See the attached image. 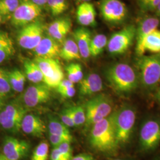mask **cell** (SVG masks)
Returning a JSON list of instances; mask_svg holds the SVG:
<instances>
[{
  "instance_id": "24",
  "label": "cell",
  "mask_w": 160,
  "mask_h": 160,
  "mask_svg": "<svg viewBox=\"0 0 160 160\" xmlns=\"http://www.w3.org/2000/svg\"><path fill=\"white\" fill-rule=\"evenodd\" d=\"M24 74L26 78L34 84H39L43 81V75L38 64L34 61L26 59L23 63Z\"/></svg>"
},
{
  "instance_id": "26",
  "label": "cell",
  "mask_w": 160,
  "mask_h": 160,
  "mask_svg": "<svg viewBox=\"0 0 160 160\" xmlns=\"http://www.w3.org/2000/svg\"><path fill=\"white\" fill-rule=\"evenodd\" d=\"M8 78L12 90L17 92L23 91L26 77L23 71L14 69L8 72Z\"/></svg>"
},
{
  "instance_id": "13",
  "label": "cell",
  "mask_w": 160,
  "mask_h": 160,
  "mask_svg": "<svg viewBox=\"0 0 160 160\" xmlns=\"http://www.w3.org/2000/svg\"><path fill=\"white\" fill-rule=\"evenodd\" d=\"M51 88L45 84H34L29 86L22 96L23 105L28 109L47 103L51 98Z\"/></svg>"
},
{
  "instance_id": "31",
  "label": "cell",
  "mask_w": 160,
  "mask_h": 160,
  "mask_svg": "<svg viewBox=\"0 0 160 160\" xmlns=\"http://www.w3.org/2000/svg\"><path fill=\"white\" fill-rule=\"evenodd\" d=\"M12 90L8 78V71L0 68V96L4 99L10 94Z\"/></svg>"
},
{
  "instance_id": "18",
  "label": "cell",
  "mask_w": 160,
  "mask_h": 160,
  "mask_svg": "<svg viewBox=\"0 0 160 160\" xmlns=\"http://www.w3.org/2000/svg\"><path fill=\"white\" fill-rule=\"evenodd\" d=\"M21 129L26 134L35 137H43L46 131V126L38 116L26 114L23 118Z\"/></svg>"
},
{
  "instance_id": "34",
  "label": "cell",
  "mask_w": 160,
  "mask_h": 160,
  "mask_svg": "<svg viewBox=\"0 0 160 160\" xmlns=\"http://www.w3.org/2000/svg\"><path fill=\"white\" fill-rule=\"evenodd\" d=\"M60 154L62 156L65 160H71L72 158V149L71 146V143L68 142H64L58 147Z\"/></svg>"
},
{
  "instance_id": "40",
  "label": "cell",
  "mask_w": 160,
  "mask_h": 160,
  "mask_svg": "<svg viewBox=\"0 0 160 160\" xmlns=\"http://www.w3.org/2000/svg\"><path fill=\"white\" fill-rule=\"evenodd\" d=\"M51 160H65L60 154L58 147H55L52 149L51 154Z\"/></svg>"
},
{
  "instance_id": "33",
  "label": "cell",
  "mask_w": 160,
  "mask_h": 160,
  "mask_svg": "<svg viewBox=\"0 0 160 160\" xmlns=\"http://www.w3.org/2000/svg\"><path fill=\"white\" fill-rule=\"evenodd\" d=\"M75 126H80L85 124L86 120V112L83 106H76L70 108Z\"/></svg>"
},
{
  "instance_id": "30",
  "label": "cell",
  "mask_w": 160,
  "mask_h": 160,
  "mask_svg": "<svg viewBox=\"0 0 160 160\" xmlns=\"http://www.w3.org/2000/svg\"><path fill=\"white\" fill-rule=\"evenodd\" d=\"M48 6L52 15L57 17L65 12L68 8L67 0H48Z\"/></svg>"
},
{
  "instance_id": "32",
  "label": "cell",
  "mask_w": 160,
  "mask_h": 160,
  "mask_svg": "<svg viewBox=\"0 0 160 160\" xmlns=\"http://www.w3.org/2000/svg\"><path fill=\"white\" fill-rule=\"evenodd\" d=\"M49 145L46 141L41 142L34 149L31 160H48Z\"/></svg>"
},
{
  "instance_id": "9",
  "label": "cell",
  "mask_w": 160,
  "mask_h": 160,
  "mask_svg": "<svg viewBox=\"0 0 160 160\" xmlns=\"http://www.w3.org/2000/svg\"><path fill=\"white\" fill-rule=\"evenodd\" d=\"M99 10L103 20L112 25L124 23L128 16V8L120 0H100Z\"/></svg>"
},
{
  "instance_id": "42",
  "label": "cell",
  "mask_w": 160,
  "mask_h": 160,
  "mask_svg": "<svg viewBox=\"0 0 160 160\" xmlns=\"http://www.w3.org/2000/svg\"><path fill=\"white\" fill-rule=\"evenodd\" d=\"M71 160H95L90 155L87 154H80L72 157Z\"/></svg>"
},
{
  "instance_id": "39",
  "label": "cell",
  "mask_w": 160,
  "mask_h": 160,
  "mask_svg": "<svg viewBox=\"0 0 160 160\" xmlns=\"http://www.w3.org/2000/svg\"><path fill=\"white\" fill-rule=\"evenodd\" d=\"M49 140L54 148L59 147L61 143H63L64 142H67L62 138L52 134H49Z\"/></svg>"
},
{
  "instance_id": "7",
  "label": "cell",
  "mask_w": 160,
  "mask_h": 160,
  "mask_svg": "<svg viewBox=\"0 0 160 160\" xmlns=\"http://www.w3.org/2000/svg\"><path fill=\"white\" fill-rule=\"evenodd\" d=\"M160 143V119L151 118L144 121L139 135V144L142 151L154 150Z\"/></svg>"
},
{
  "instance_id": "14",
  "label": "cell",
  "mask_w": 160,
  "mask_h": 160,
  "mask_svg": "<svg viewBox=\"0 0 160 160\" xmlns=\"http://www.w3.org/2000/svg\"><path fill=\"white\" fill-rule=\"evenodd\" d=\"M30 147L27 141L7 136L4 139L2 154L8 160H21L28 154Z\"/></svg>"
},
{
  "instance_id": "11",
  "label": "cell",
  "mask_w": 160,
  "mask_h": 160,
  "mask_svg": "<svg viewBox=\"0 0 160 160\" xmlns=\"http://www.w3.org/2000/svg\"><path fill=\"white\" fill-rule=\"evenodd\" d=\"M45 26L39 20L22 28L17 36V43L22 48L33 50L44 36Z\"/></svg>"
},
{
  "instance_id": "47",
  "label": "cell",
  "mask_w": 160,
  "mask_h": 160,
  "mask_svg": "<svg viewBox=\"0 0 160 160\" xmlns=\"http://www.w3.org/2000/svg\"><path fill=\"white\" fill-rule=\"evenodd\" d=\"M4 18H5L3 17V16L0 14V24H1L2 23H3Z\"/></svg>"
},
{
  "instance_id": "3",
  "label": "cell",
  "mask_w": 160,
  "mask_h": 160,
  "mask_svg": "<svg viewBox=\"0 0 160 160\" xmlns=\"http://www.w3.org/2000/svg\"><path fill=\"white\" fill-rule=\"evenodd\" d=\"M139 83L146 90L155 89L160 84V53L144 55L137 58Z\"/></svg>"
},
{
  "instance_id": "46",
  "label": "cell",
  "mask_w": 160,
  "mask_h": 160,
  "mask_svg": "<svg viewBox=\"0 0 160 160\" xmlns=\"http://www.w3.org/2000/svg\"><path fill=\"white\" fill-rule=\"evenodd\" d=\"M0 160H8L6 157L2 154H0Z\"/></svg>"
},
{
  "instance_id": "19",
  "label": "cell",
  "mask_w": 160,
  "mask_h": 160,
  "mask_svg": "<svg viewBox=\"0 0 160 160\" xmlns=\"http://www.w3.org/2000/svg\"><path fill=\"white\" fill-rule=\"evenodd\" d=\"M79 84V92L82 96H92L103 90V81L96 73H91L83 77Z\"/></svg>"
},
{
  "instance_id": "43",
  "label": "cell",
  "mask_w": 160,
  "mask_h": 160,
  "mask_svg": "<svg viewBox=\"0 0 160 160\" xmlns=\"http://www.w3.org/2000/svg\"><path fill=\"white\" fill-rule=\"evenodd\" d=\"M29 1H30L34 4L39 6L41 8L44 7L46 5V3L44 1V0H29Z\"/></svg>"
},
{
  "instance_id": "37",
  "label": "cell",
  "mask_w": 160,
  "mask_h": 160,
  "mask_svg": "<svg viewBox=\"0 0 160 160\" xmlns=\"http://www.w3.org/2000/svg\"><path fill=\"white\" fill-rule=\"evenodd\" d=\"M57 92L63 98H69L74 96L76 90H75L74 86H72L66 88H63L62 90H57Z\"/></svg>"
},
{
  "instance_id": "23",
  "label": "cell",
  "mask_w": 160,
  "mask_h": 160,
  "mask_svg": "<svg viewBox=\"0 0 160 160\" xmlns=\"http://www.w3.org/2000/svg\"><path fill=\"white\" fill-rule=\"evenodd\" d=\"M62 45L59 57L67 61L79 60L81 58L78 48L74 39L67 38Z\"/></svg>"
},
{
  "instance_id": "8",
  "label": "cell",
  "mask_w": 160,
  "mask_h": 160,
  "mask_svg": "<svg viewBox=\"0 0 160 160\" xmlns=\"http://www.w3.org/2000/svg\"><path fill=\"white\" fill-rule=\"evenodd\" d=\"M136 26L128 25L112 34L108 40V51L112 55H122L131 47L135 39Z\"/></svg>"
},
{
  "instance_id": "29",
  "label": "cell",
  "mask_w": 160,
  "mask_h": 160,
  "mask_svg": "<svg viewBox=\"0 0 160 160\" xmlns=\"http://www.w3.org/2000/svg\"><path fill=\"white\" fill-rule=\"evenodd\" d=\"M66 72L68 80L72 83L80 82L83 78V72L82 67L78 63H71L66 67Z\"/></svg>"
},
{
  "instance_id": "52",
  "label": "cell",
  "mask_w": 160,
  "mask_h": 160,
  "mask_svg": "<svg viewBox=\"0 0 160 160\" xmlns=\"http://www.w3.org/2000/svg\"></svg>"
},
{
  "instance_id": "49",
  "label": "cell",
  "mask_w": 160,
  "mask_h": 160,
  "mask_svg": "<svg viewBox=\"0 0 160 160\" xmlns=\"http://www.w3.org/2000/svg\"><path fill=\"white\" fill-rule=\"evenodd\" d=\"M157 16H158V17H160V12L158 13H157Z\"/></svg>"
},
{
  "instance_id": "28",
  "label": "cell",
  "mask_w": 160,
  "mask_h": 160,
  "mask_svg": "<svg viewBox=\"0 0 160 160\" xmlns=\"http://www.w3.org/2000/svg\"><path fill=\"white\" fill-rule=\"evenodd\" d=\"M23 0H0V14L5 18L12 17Z\"/></svg>"
},
{
  "instance_id": "12",
  "label": "cell",
  "mask_w": 160,
  "mask_h": 160,
  "mask_svg": "<svg viewBox=\"0 0 160 160\" xmlns=\"http://www.w3.org/2000/svg\"><path fill=\"white\" fill-rule=\"evenodd\" d=\"M42 12V8L29 0H23L11 17L12 25L23 28L37 20Z\"/></svg>"
},
{
  "instance_id": "48",
  "label": "cell",
  "mask_w": 160,
  "mask_h": 160,
  "mask_svg": "<svg viewBox=\"0 0 160 160\" xmlns=\"http://www.w3.org/2000/svg\"><path fill=\"white\" fill-rule=\"evenodd\" d=\"M155 12H156V14H157V13H158V12H160V3H159V4H158V6L157 7V8Z\"/></svg>"
},
{
  "instance_id": "16",
  "label": "cell",
  "mask_w": 160,
  "mask_h": 160,
  "mask_svg": "<svg viewBox=\"0 0 160 160\" xmlns=\"http://www.w3.org/2000/svg\"><path fill=\"white\" fill-rule=\"evenodd\" d=\"M61 46L57 41L48 34L43 38L33 50L36 58L45 59H57L60 55Z\"/></svg>"
},
{
  "instance_id": "27",
  "label": "cell",
  "mask_w": 160,
  "mask_h": 160,
  "mask_svg": "<svg viewBox=\"0 0 160 160\" xmlns=\"http://www.w3.org/2000/svg\"><path fill=\"white\" fill-rule=\"evenodd\" d=\"M108 42V38L104 34H97L92 38L90 47V57H96L100 55L107 47Z\"/></svg>"
},
{
  "instance_id": "36",
  "label": "cell",
  "mask_w": 160,
  "mask_h": 160,
  "mask_svg": "<svg viewBox=\"0 0 160 160\" xmlns=\"http://www.w3.org/2000/svg\"><path fill=\"white\" fill-rule=\"evenodd\" d=\"M61 120L65 126L69 127L75 126L70 108L63 110L61 114Z\"/></svg>"
},
{
  "instance_id": "15",
  "label": "cell",
  "mask_w": 160,
  "mask_h": 160,
  "mask_svg": "<svg viewBox=\"0 0 160 160\" xmlns=\"http://www.w3.org/2000/svg\"><path fill=\"white\" fill-rule=\"evenodd\" d=\"M160 24V20L158 17H145L138 23L136 27L135 39L136 41L135 53L137 56L139 53L146 37L153 30L158 29Z\"/></svg>"
},
{
  "instance_id": "50",
  "label": "cell",
  "mask_w": 160,
  "mask_h": 160,
  "mask_svg": "<svg viewBox=\"0 0 160 160\" xmlns=\"http://www.w3.org/2000/svg\"><path fill=\"white\" fill-rule=\"evenodd\" d=\"M122 160V159H119V158H115V159H112V160Z\"/></svg>"
},
{
  "instance_id": "6",
  "label": "cell",
  "mask_w": 160,
  "mask_h": 160,
  "mask_svg": "<svg viewBox=\"0 0 160 160\" xmlns=\"http://www.w3.org/2000/svg\"><path fill=\"white\" fill-rule=\"evenodd\" d=\"M28 113L23 103L18 100L11 102L0 110V126L7 131L17 133L21 130L22 122Z\"/></svg>"
},
{
  "instance_id": "35",
  "label": "cell",
  "mask_w": 160,
  "mask_h": 160,
  "mask_svg": "<svg viewBox=\"0 0 160 160\" xmlns=\"http://www.w3.org/2000/svg\"><path fill=\"white\" fill-rule=\"evenodd\" d=\"M0 49L14 50L12 39L6 32H0Z\"/></svg>"
},
{
  "instance_id": "5",
  "label": "cell",
  "mask_w": 160,
  "mask_h": 160,
  "mask_svg": "<svg viewBox=\"0 0 160 160\" xmlns=\"http://www.w3.org/2000/svg\"><path fill=\"white\" fill-rule=\"evenodd\" d=\"M84 108L86 116L85 125L87 127H92L112 113L113 104L108 96L100 94L87 101Z\"/></svg>"
},
{
  "instance_id": "38",
  "label": "cell",
  "mask_w": 160,
  "mask_h": 160,
  "mask_svg": "<svg viewBox=\"0 0 160 160\" xmlns=\"http://www.w3.org/2000/svg\"><path fill=\"white\" fill-rule=\"evenodd\" d=\"M15 50L0 49V63H2L14 55Z\"/></svg>"
},
{
  "instance_id": "17",
  "label": "cell",
  "mask_w": 160,
  "mask_h": 160,
  "mask_svg": "<svg viewBox=\"0 0 160 160\" xmlns=\"http://www.w3.org/2000/svg\"><path fill=\"white\" fill-rule=\"evenodd\" d=\"M72 22L69 18H59L52 22L48 27V34L60 44H62L71 32Z\"/></svg>"
},
{
  "instance_id": "4",
  "label": "cell",
  "mask_w": 160,
  "mask_h": 160,
  "mask_svg": "<svg viewBox=\"0 0 160 160\" xmlns=\"http://www.w3.org/2000/svg\"><path fill=\"white\" fill-rule=\"evenodd\" d=\"M116 135L119 146L128 143L137 119V111L131 105L125 104L113 112Z\"/></svg>"
},
{
  "instance_id": "1",
  "label": "cell",
  "mask_w": 160,
  "mask_h": 160,
  "mask_svg": "<svg viewBox=\"0 0 160 160\" xmlns=\"http://www.w3.org/2000/svg\"><path fill=\"white\" fill-rule=\"evenodd\" d=\"M106 77L114 92L122 96H128L140 84L137 71L127 63L112 64L106 71Z\"/></svg>"
},
{
  "instance_id": "2",
  "label": "cell",
  "mask_w": 160,
  "mask_h": 160,
  "mask_svg": "<svg viewBox=\"0 0 160 160\" xmlns=\"http://www.w3.org/2000/svg\"><path fill=\"white\" fill-rule=\"evenodd\" d=\"M89 142L92 148L98 152L113 154L117 151L120 146L116 135L113 113L92 126Z\"/></svg>"
},
{
  "instance_id": "25",
  "label": "cell",
  "mask_w": 160,
  "mask_h": 160,
  "mask_svg": "<svg viewBox=\"0 0 160 160\" xmlns=\"http://www.w3.org/2000/svg\"><path fill=\"white\" fill-rule=\"evenodd\" d=\"M48 129L50 134L62 138L66 141L70 143L72 141L73 137L68 128L65 126L62 122L52 119L49 122Z\"/></svg>"
},
{
  "instance_id": "20",
  "label": "cell",
  "mask_w": 160,
  "mask_h": 160,
  "mask_svg": "<svg viewBox=\"0 0 160 160\" xmlns=\"http://www.w3.org/2000/svg\"><path fill=\"white\" fill-rule=\"evenodd\" d=\"M73 36L81 57L84 59H88L90 57V47L92 38L91 32L85 27H81L75 30Z\"/></svg>"
},
{
  "instance_id": "51",
  "label": "cell",
  "mask_w": 160,
  "mask_h": 160,
  "mask_svg": "<svg viewBox=\"0 0 160 160\" xmlns=\"http://www.w3.org/2000/svg\"><path fill=\"white\" fill-rule=\"evenodd\" d=\"M47 1H48V0H44V1H45L46 3H47Z\"/></svg>"
},
{
  "instance_id": "45",
  "label": "cell",
  "mask_w": 160,
  "mask_h": 160,
  "mask_svg": "<svg viewBox=\"0 0 160 160\" xmlns=\"http://www.w3.org/2000/svg\"><path fill=\"white\" fill-rule=\"evenodd\" d=\"M4 105H5V103H4V98H2V97L0 96V110L3 108Z\"/></svg>"
},
{
  "instance_id": "21",
  "label": "cell",
  "mask_w": 160,
  "mask_h": 160,
  "mask_svg": "<svg viewBox=\"0 0 160 160\" xmlns=\"http://www.w3.org/2000/svg\"><path fill=\"white\" fill-rule=\"evenodd\" d=\"M77 20L82 27L94 26L96 24V12L90 2L79 4L76 12Z\"/></svg>"
},
{
  "instance_id": "10",
  "label": "cell",
  "mask_w": 160,
  "mask_h": 160,
  "mask_svg": "<svg viewBox=\"0 0 160 160\" xmlns=\"http://www.w3.org/2000/svg\"><path fill=\"white\" fill-rule=\"evenodd\" d=\"M34 61L38 64L43 75V82L50 88H57L64 79L63 69L57 59L35 58Z\"/></svg>"
},
{
  "instance_id": "41",
  "label": "cell",
  "mask_w": 160,
  "mask_h": 160,
  "mask_svg": "<svg viewBox=\"0 0 160 160\" xmlns=\"http://www.w3.org/2000/svg\"><path fill=\"white\" fill-rule=\"evenodd\" d=\"M72 86H74V84L72 83L71 81H70L68 79H63L58 86L57 88V90H62L63 88H68V87Z\"/></svg>"
},
{
  "instance_id": "44",
  "label": "cell",
  "mask_w": 160,
  "mask_h": 160,
  "mask_svg": "<svg viewBox=\"0 0 160 160\" xmlns=\"http://www.w3.org/2000/svg\"><path fill=\"white\" fill-rule=\"evenodd\" d=\"M155 97L156 100L160 103V88L157 90V92H156L155 94Z\"/></svg>"
},
{
  "instance_id": "22",
  "label": "cell",
  "mask_w": 160,
  "mask_h": 160,
  "mask_svg": "<svg viewBox=\"0 0 160 160\" xmlns=\"http://www.w3.org/2000/svg\"><path fill=\"white\" fill-rule=\"evenodd\" d=\"M146 52L160 53V30L155 29L146 37L137 57L143 56Z\"/></svg>"
}]
</instances>
